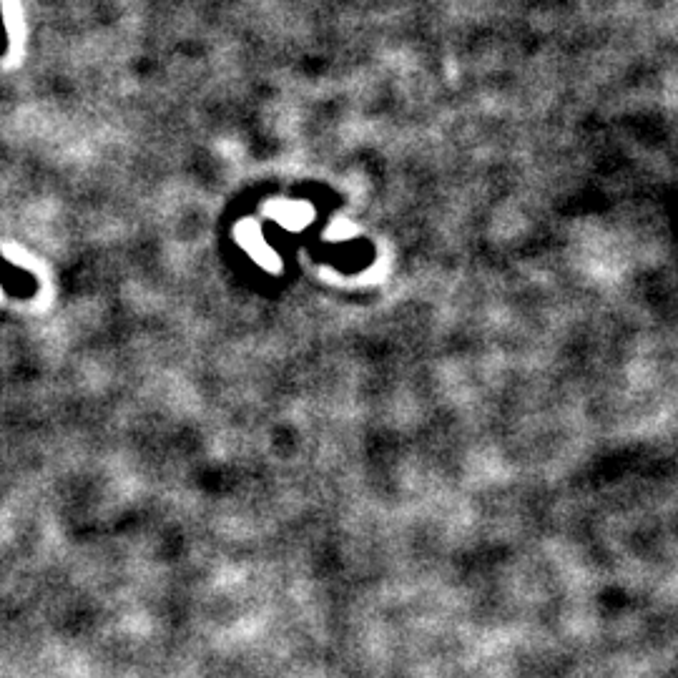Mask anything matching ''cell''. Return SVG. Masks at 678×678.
Here are the masks:
<instances>
[{"label": "cell", "instance_id": "6da1fadb", "mask_svg": "<svg viewBox=\"0 0 678 678\" xmlns=\"http://www.w3.org/2000/svg\"><path fill=\"white\" fill-rule=\"evenodd\" d=\"M8 53V33H6V23H3V8H0V58Z\"/></svg>", "mask_w": 678, "mask_h": 678}]
</instances>
